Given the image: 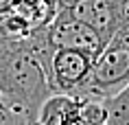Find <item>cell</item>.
Listing matches in <instances>:
<instances>
[{
	"label": "cell",
	"mask_w": 129,
	"mask_h": 125,
	"mask_svg": "<svg viewBox=\"0 0 129 125\" xmlns=\"http://www.w3.org/2000/svg\"><path fill=\"white\" fill-rule=\"evenodd\" d=\"M94 57L79 48H55L46 68L50 92L83 97Z\"/></svg>",
	"instance_id": "obj_2"
},
{
	"label": "cell",
	"mask_w": 129,
	"mask_h": 125,
	"mask_svg": "<svg viewBox=\"0 0 129 125\" xmlns=\"http://www.w3.org/2000/svg\"><path fill=\"white\" fill-rule=\"evenodd\" d=\"M9 5H11V0H0V13H2V11H7Z\"/></svg>",
	"instance_id": "obj_10"
},
{
	"label": "cell",
	"mask_w": 129,
	"mask_h": 125,
	"mask_svg": "<svg viewBox=\"0 0 129 125\" xmlns=\"http://www.w3.org/2000/svg\"><path fill=\"white\" fill-rule=\"evenodd\" d=\"M66 9L94 29L105 44L118 33V11L114 0H72Z\"/></svg>",
	"instance_id": "obj_4"
},
{
	"label": "cell",
	"mask_w": 129,
	"mask_h": 125,
	"mask_svg": "<svg viewBox=\"0 0 129 125\" xmlns=\"http://www.w3.org/2000/svg\"><path fill=\"white\" fill-rule=\"evenodd\" d=\"M105 125H129V83L105 99Z\"/></svg>",
	"instance_id": "obj_7"
},
{
	"label": "cell",
	"mask_w": 129,
	"mask_h": 125,
	"mask_svg": "<svg viewBox=\"0 0 129 125\" xmlns=\"http://www.w3.org/2000/svg\"><path fill=\"white\" fill-rule=\"evenodd\" d=\"M0 125H28V118L0 94Z\"/></svg>",
	"instance_id": "obj_8"
},
{
	"label": "cell",
	"mask_w": 129,
	"mask_h": 125,
	"mask_svg": "<svg viewBox=\"0 0 129 125\" xmlns=\"http://www.w3.org/2000/svg\"><path fill=\"white\" fill-rule=\"evenodd\" d=\"M48 42L55 48H79L90 53L92 57H96L105 48V42L92 27H88L85 22H81L79 18L70 13L66 7H59L55 13L53 22L46 29Z\"/></svg>",
	"instance_id": "obj_3"
},
{
	"label": "cell",
	"mask_w": 129,
	"mask_h": 125,
	"mask_svg": "<svg viewBox=\"0 0 129 125\" xmlns=\"http://www.w3.org/2000/svg\"><path fill=\"white\" fill-rule=\"evenodd\" d=\"M83 97L50 92L37 110L33 125H81Z\"/></svg>",
	"instance_id": "obj_5"
},
{
	"label": "cell",
	"mask_w": 129,
	"mask_h": 125,
	"mask_svg": "<svg viewBox=\"0 0 129 125\" xmlns=\"http://www.w3.org/2000/svg\"><path fill=\"white\" fill-rule=\"evenodd\" d=\"M70 2H72V0H57V5H59V7H66V5H70Z\"/></svg>",
	"instance_id": "obj_11"
},
{
	"label": "cell",
	"mask_w": 129,
	"mask_h": 125,
	"mask_svg": "<svg viewBox=\"0 0 129 125\" xmlns=\"http://www.w3.org/2000/svg\"><path fill=\"white\" fill-rule=\"evenodd\" d=\"M7 9L24 18L33 29L40 31L53 22L59 5H57V0H11Z\"/></svg>",
	"instance_id": "obj_6"
},
{
	"label": "cell",
	"mask_w": 129,
	"mask_h": 125,
	"mask_svg": "<svg viewBox=\"0 0 129 125\" xmlns=\"http://www.w3.org/2000/svg\"><path fill=\"white\" fill-rule=\"evenodd\" d=\"M118 11V33H129V0H114Z\"/></svg>",
	"instance_id": "obj_9"
},
{
	"label": "cell",
	"mask_w": 129,
	"mask_h": 125,
	"mask_svg": "<svg viewBox=\"0 0 129 125\" xmlns=\"http://www.w3.org/2000/svg\"><path fill=\"white\" fill-rule=\"evenodd\" d=\"M129 83V33H116L94 57L83 99L114 97Z\"/></svg>",
	"instance_id": "obj_1"
}]
</instances>
